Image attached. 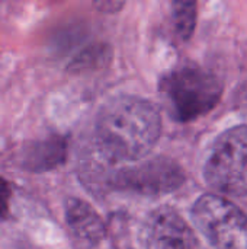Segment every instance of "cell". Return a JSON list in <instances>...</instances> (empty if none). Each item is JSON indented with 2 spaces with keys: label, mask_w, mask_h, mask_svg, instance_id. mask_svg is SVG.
Segmentation results:
<instances>
[{
  "label": "cell",
  "mask_w": 247,
  "mask_h": 249,
  "mask_svg": "<svg viewBox=\"0 0 247 249\" xmlns=\"http://www.w3.org/2000/svg\"><path fill=\"white\" fill-rule=\"evenodd\" d=\"M162 115L140 96H118L106 102L95 123V144L108 162H138L157 144Z\"/></svg>",
  "instance_id": "6da1fadb"
},
{
  "label": "cell",
  "mask_w": 247,
  "mask_h": 249,
  "mask_svg": "<svg viewBox=\"0 0 247 249\" xmlns=\"http://www.w3.org/2000/svg\"><path fill=\"white\" fill-rule=\"evenodd\" d=\"M160 92L172 118L189 123L215 108L223 95V83L211 70L185 64L162 79Z\"/></svg>",
  "instance_id": "7a4b0ae2"
},
{
  "label": "cell",
  "mask_w": 247,
  "mask_h": 249,
  "mask_svg": "<svg viewBox=\"0 0 247 249\" xmlns=\"http://www.w3.org/2000/svg\"><path fill=\"white\" fill-rule=\"evenodd\" d=\"M207 184L230 197L247 196V125L231 127L214 142L204 166Z\"/></svg>",
  "instance_id": "3957f363"
},
{
  "label": "cell",
  "mask_w": 247,
  "mask_h": 249,
  "mask_svg": "<svg viewBox=\"0 0 247 249\" xmlns=\"http://www.w3.org/2000/svg\"><path fill=\"white\" fill-rule=\"evenodd\" d=\"M195 228L217 249H247V216L229 198L201 196L191 209Z\"/></svg>",
  "instance_id": "277c9868"
},
{
  "label": "cell",
  "mask_w": 247,
  "mask_h": 249,
  "mask_svg": "<svg viewBox=\"0 0 247 249\" xmlns=\"http://www.w3.org/2000/svg\"><path fill=\"white\" fill-rule=\"evenodd\" d=\"M186 177L181 165L169 158H153L115 172L109 184L115 190L141 196H165L178 190Z\"/></svg>",
  "instance_id": "5b68a950"
},
{
  "label": "cell",
  "mask_w": 247,
  "mask_h": 249,
  "mask_svg": "<svg viewBox=\"0 0 247 249\" xmlns=\"http://www.w3.org/2000/svg\"><path fill=\"white\" fill-rule=\"evenodd\" d=\"M144 249H198V239L185 219L172 207L153 210L143 223Z\"/></svg>",
  "instance_id": "8992f818"
},
{
  "label": "cell",
  "mask_w": 247,
  "mask_h": 249,
  "mask_svg": "<svg viewBox=\"0 0 247 249\" xmlns=\"http://www.w3.org/2000/svg\"><path fill=\"white\" fill-rule=\"evenodd\" d=\"M66 220L71 232L82 242L96 245L105 238V223L95 209L83 200L68 198L66 201Z\"/></svg>",
  "instance_id": "52a82bcc"
},
{
  "label": "cell",
  "mask_w": 247,
  "mask_h": 249,
  "mask_svg": "<svg viewBox=\"0 0 247 249\" xmlns=\"http://www.w3.org/2000/svg\"><path fill=\"white\" fill-rule=\"evenodd\" d=\"M67 140L60 136H51L31 143L23 152L22 165L32 172H47L66 160Z\"/></svg>",
  "instance_id": "ba28073f"
},
{
  "label": "cell",
  "mask_w": 247,
  "mask_h": 249,
  "mask_svg": "<svg viewBox=\"0 0 247 249\" xmlns=\"http://www.w3.org/2000/svg\"><path fill=\"white\" fill-rule=\"evenodd\" d=\"M197 7L195 1H175L172 4V23L181 41H188L194 34L198 16Z\"/></svg>",
  "instance_id": "9c48e42d"
},
{
  "label": "cell",
  "mask_w": 247,
  "mask_h": 249,
  "mask_svg": "<svg viewBox=\"0 0 247 249\" xmlns=\"http://www.w3.org/2000/svg\"><path fill=\"white\" fill-rule=\"evenodd\" d=\"M9 203H10V185L4 178L0 177V219L7 214Z\"/></svg>",
  "instance_id": "30bf717a"
},
{
  "label": "cell",
  "mask_w": 247,
  "mask_h": 249,
  "mask_svg": "<svg viewBox=\"0 0 247 249\" xmlns=\"http://www.w3.org/2000/svg\"><path fill=\"white\" fill-rule=\"evenodd\" d=\"M96 6H98L102 12H105V13H116V12H119V10L122 9L124 1H111V0H108V1L96 3Z\"/></svg>",
  "instance_id": "8fae6325"
}]
</instances>
